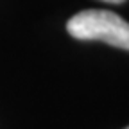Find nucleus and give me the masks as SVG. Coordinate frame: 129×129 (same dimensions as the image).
Masks as SVG:
<instances>
[{
	"instance_id": "f257e3e1",
	"label": "nucleus",
	"mask_w": 129,
	"mask_h": 129,
	"mask_svg": "<svg viewBox=\"0 0 129 129\" xmlns=\"http://www.w3.org/2000/svg\"><path fill=\"white\" fill-rule=\"evenodd\" d=\"M68 34L81 41H104L129 50V22L113 11L86 9L67 22Z\"/></svg>"
},
{
	"instance_id": "f03ea898",
	"label": "nucleus",
	"mask_w": 129,
	"mask_h": 129,
	"mask_svg": "<svg viewBox=\"0 0 129 129\" xmlns=\"http://www.w3.org/2000/svg\"><path fill=\"white\" fill-rule=\"evenodd\" d=\"M102 2H109V4H122L125 0H102Z\"/></svg>"
},
{
	"instance_id": "7ed1b4c3",
	"label": "nucleus",
	"mask_w": 129,
	"mask_h": 129,
	"mask_svg": "<svg viewBox=\"0 0 129 129\" xmlns=\"http://www.w3.org/2000/svg\"><path fill=\"white\" fill-rule=\"evenodd\" d=\"M125 129H129V127H125Z\"/></svg>"
}]
</instances>
